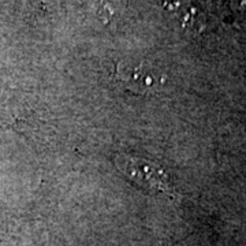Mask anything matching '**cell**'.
Instances as JSON below:
<instances>
[{
  "instance_id": "obj_1",
  "label": "cell",
  "mask_w": 246,
  "mask_h": 246,
  "mask_svg": "<svg viewBox=\"0 0 246 246\" xmlns=\"http://www.w3.org/2000/svg\"><path fill=\"white\" fill-rule=\"evenodd\" d=\"M115 166L124 178L149 194H172L174 186L170 175L156 163L129 154H119L115 159Z\"/></svg>"
},
{
  "instance_id": "obj_3",
  "label": "cell",
  "mask_w": 246,
  "mask_h": 246,
  "mask_svg": "<svg viewBox=\"0 0 246 246\" xmlns=\"http://www.w3.org/2000/svg\"><path fill=\"white\" fill-rule=\"evenodd\" d=\"M119 3H120V0H97L98 17L104 23H108L110 19L114 17Z\"/></svg>"
},
{
  "instance_id": "obj_4",
  "label": "cell",
  "mask_w": 246,
  "mask_h": 246,
  "mask_svg": "<svg viewBox=\"0 0 246 246\" xmlns=\"http://www.w3.org/2000/svg\"><path fill=\"white\" fill-rule=\"evenodd\" d=\"M223 1L237 14L246 12V0H223Z\"/></svg>"
},
{
  "instance_id": "obj_2",
  "label": "cell",
  "mask_w": 246,
  "mask_h": 246,
  "mask_svg": "<svg viewBox=\"0 0 246 246\" xmlns=\"http://www.w3.org/2000/svg\"><path fill=\"white\" fill-rule=\"evenodd\" d=\"M115 78L127 90L137 94H145L153 86V75L148 73L142 64L119 63L115 68Z\"/></svg>"
}]
</instances>
